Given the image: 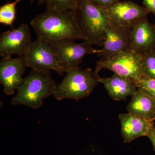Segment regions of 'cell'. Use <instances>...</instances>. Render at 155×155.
I'll use <instances>...</instances> for the list:
<instances>
[{
  "label": "cell",
  "instance_id": "12",
  "mask_svg": "<svg viewBox=\"0 0 155 155\" xmlns=\"http://www.w3.org/2000/svg\"><path fill=\"white\" fill-rule=\"evenodd\" d=\"M130 49L144 54L155 49V25L143 18L131 28Z\"/></svg>",
  "mask_w": 155,
  "mask_h": 155
},
{
  "label": "cell",
  "instance_id": "16",
  "mask_svg": "<svg viewBox=\"0 0 155 155\" xmlns=\"http://www.w3.org/2000/svg\"><path fill=\"white\" fill-rule=\"evenodd\" d=\"M23 0H15L3 5L0 8V22L8 25H13L16 19V7L17 3Z\"/></svg>",
  "mask_w": 155,
  "mask_h": 155
},
{
  "label": "cell",
  "instance_id": "21",
  "mask_svg": "<svg viewBox=\"0 0 155 155\" xmlns=\"http://www.w3.org/2000/svg\"><path fill=\"white\" fill-rule=\"evenodd\" d=\"M95 4L102 7H106L119 2V0H91Z\"/></svg>",
  "mask_w": 155,
  "mask_h": 155
},
{
  "label": "cell",
  "instance_id": "9",
  "mask_svg": "<svg viewBox=\"0 0 155 155\" xmlns=\"http://www.w3.org/2000/svg\"><path fill=\"white\" fill-rule=\"evenodd\" d=\"M33 41L27 24L22 23L17 28L8 30L0 36V56L2 59L14 55L23 56L28 51Z\"/></svg>",
  "mask_w": 155,
  "mask_h": 155
},
{
  "label": "cell",
  "instance_id": "20",
  "mask_svg": "<svg viewBox=\"0 0 155 155\" xmlns=\"http://www.w3.org/2000/svg\"><path fill=\"white\" fill-rule=\"evenodd\" d=\"M144 7L155 16V0H143Z\"/></svg>",
  "mask_w": 155,
  "mask_h": 155
},
{
  "label": "cell",
  "instance_id": "14",
  "mask_svg": "<svg viewBox=\"0 0 155 155\" xmlns=\"http://www.w3.org/2000/svg\"><path fill=\"white\" fill-rule=\"evenodd\" d=\"M99 81L104 84L108 94L115 101H125L129 96L135 94L137 90L134 81L115 73L111 77H100Z\"/></svg>",
  "mask_w": 155,
  "mask_h": 155
},
{
  "label": "cell",
  "instance_id": "6",
  "mask_svg": "<svg viewBox=\"0 0 155 155\" xmlns=\"http://www.w3.org/2000/svg\"><path fill=\"white\" fill-rule=\"evenodd\" d=\"M74 41L67 40L49 43L58 64L66 72L79 67L85 56L97 52L98 50L87 42L84 41L77 43Z\"/></svg>",
  "mask_w": 155,
  "mask_h": 155
},
{
  "label": "cell",
  "instance_id": "2",
  "mask_svg": "<svg viewBox=\"0 0 155 155\" xmlns=\"http://www.w3.org/2000/svg\"><path fill=\"white\" fill-rule=\"evenodd\" d=\"M77 1V7L72 12L84 41L102 47L107 29L111 24L108 15L102 7L91 0Z\"/></svg>",
  "mask_w": 155,
  "mask_h": 155
},
{
  "label": "cell",
  "instance_id": "7",
  "mask_svg": "<svg viewBox=\"0 0 155 155\" xmlns=\"http://www.w3.org/2000/svg\"><path fill=\"white\" fill-rule=\"evenodd\" d=\"M23 58L26 67L32 70L41 72L52 70L61 75L66 72L58 64L49 43L39 38L33 41Z\"/></svg>",
  "mask_w": 155,
  "mask_h": 155
},
{
  "label": "cell",
  "instance_id": "19",
  "mask_svg": "<svg viewBox=\"0 0 155 155\" xmlns=\"http://www.w3.org/2000/svg\"><path fill=\"white\" fill-rule=\"evenodd\" d=\"M134 82L137 88L141 90L149 95L155 98V79L143 75L140 79Z\"/></svg>",
  "mask_w": 155,
  "mask_h": 155
},
{
  "label": "cell",
  "instance_id": "24",
  "mask_svg": "<svg viewBox=\"0 0 155 155\" xmlns=\"http://www.w3.org/2000/svg\"><path fill=\"white\" fill-rule=\"evenodd\" d=\"M155 114L154 116L153 121H155Z\"/></svg>",
  "mask_w": 155,
  "mask_h": 155
},
{
  "label": "cell",
  "instance_id": "15",
  "mask_svg": "<svg viewBox=\"0 0 155 155\" xmlns=\"http://www.w3.org/2000/svg\"><path fill=\"white\" fill-rule=\"evenodd\" d=\"M128 113L148 121L154 122L155 98L137 88L127 106Z\"/></svg>",
  "mask_w": 155,
  "mask_h": 155
},
{
  "label": "cell",
  "instance_id": "25",
  "mask_svg": "<svg viewBox=\"0 0 155 155\" xmlns=\"http://www.w3.org/2000/svg\"></svg>",
  "mask_w": 155,
  "mask_h": 155
},
{
  "label": "cell",
  "instance_id": "10",
  "mask_svg": "<svg viewBox=\"0 0 155 155\" xmlns=\"http://www.w3.org/2000/svg\"><path fill=\"white\" fill-rule=\"evenodd\" d=\"M131 28L111 24L106 31L102 48L98 50L97 55L104 58L130 49Z\"/></svg>",
  "mask_w": 155,
  "mask_h": 155
},
{
  "label": "cell",
  "instance_id": "18",
  "mask_svg": "<svg viewBox=\"0 0 155 155\" xmlns=\"http://www.w3.org/2000/svg\"><path fill=\"white\" fill-rule=\"evenodd\" d=\"M144 76L155 79V49L143 55Z\"/></svg>",
  "mask_w": 155,
  "mask_h": 155
},
{
  "label": "cell",
  "instance_id": "4",
  "mask_svg": "<svg viewBox=\"0 0 155 155\" xmlns=\"http://www.w3.org/2000/svg\"><path fill=\"white\" fill-rule=\"evenodd\" d=\"M67 75L57 85L53 95L58 101L64 99L76 100L89 96L99 83V74L90 68L79 67L67 71Z\"/></svg>",
  "mask_w": 155,
  "mask_h": 155
},
{
  "label": "cell",
  "instance_id": "1",
  "mask_svg": "<svg viewBox=\"0 0 155 155\" xmlns=\"http://www.w3.org/2000/svg\"><path fill=\"white\" fill-rule=\"evenodd\" d=\"M37 38L48 42L83 39L72 11H48L36 16L30 22Z\"/></svg>",
  "mask_w": 155,
  "mask_h": 155
},
{
  "label": "cell",
  "instance_id": "8",
  "mask_svg": "<svg viewBox=\"0 0 155 155\" xmlns=\"http://www.w3.org/2000/svg\"><path fill=\"white\" fill-rule=\"evenodd\" d=\"M102 8L111 24L116 26L132 27L139 21L147 17L150 13L144 6H140L131 1H119Z\"/></svg>",
  "mask_w": 155,
  "mask_h": 155
},
{
  "label": "cell",
  "instance_id": "5",
  "mask_svg": "<svg viewBox=\"0 0 155 155\" xmlns=\"http://www.w3.org/2000/svg\"><path fill=\"white\" fill-rule=\"evenodd\" d=\"M111 70L115 74L135 81L144 75L143 55L131 49L118 53L96 62L94 72L99 74L102 69Z\"/></svg>",
  "mask_w": 155,
  "mask_h": 155
},
{
  "label": "cell",
  "instance_id": "17",
  "mask_svg": "<svg viewBox=\"0 0 155 155\" xmlns=\"http://www.w3.org/2000/svg\"><path fill=\"white\" fill-rule=\"evenodd\" d=\"M77 3V0H48L46 3V10L73 11L76 8Z\"/></svg>",
  "mask_w": 155,
  "mask_h": 155
},
{
  "label": "cell",
  "instance_id": "3",
  "mask_svg": "<svg viewBox=\"0 0 155 155\" xmlns=\"http://www.w3.org/2000/svg\"><path fill=\"white\" fill-rule=\"evenodd\" d=\"M57 86L52 78L51 71L41 72L32 69L23 78L11 104L38 109L42 105L45 98L53 94Z\"/></svg>",
  "mask_w": 155,
  "mask_h": 155
},
{
  "label": "cell",
  "instance_id": "23",
  "mask_svg": "<svg viewBox=\"0 0 155 155\" xmlns=\"http://www.w3.org/2000/svg\"><path fill=\"white\" fill-rule=\"evenodd\" d=\"M48 0H38V4L39 5H43V4H46Z\"/></svg>",
  "mask_w": 155,
  "mask_h": 155
},
{
  "label": "cell",
  "instance_id": "11",
  "mask_svg": "<svg viewBox=\"0 0 155 155\" xmlns=\"http://www.w3.org/2000/svg\"><path fill=\"white\" fill-rule=\"evenodd\" d=\"M26 67L23 56L2 59L0 62V83L4 86L5 94H14L23 81L22 75Z\"/></svg>",
  "mask_w": 155,
  "mask_h": 155
},
{
  "label": "cell",
  "instance_id": "13",
  "mask_svg": "<svg viewBox=\"0 0 155 155\" xmlns=\"http://www.w3.org/2000/svg\"><path fill=\"white\" fill-rule=\"evenodd\" d=\"M121 134L125 143H129L140 137L147 136L154 122L128 113L119 115Z\"/></svg>",
  "mask_w": 155,
  "mask_h": 155
},
{
  "label": "cell",
  "instance_id": "22",
  "mask_svg": "<svg viewBox=\"0 0 155 155\" xmlns=\"http://www.w3.org/2000/svg\"><path fill=\"white\" fill-rule=\"evenodd\" d=\"M147 137L150 139L151 142L153 147L154 150L155 151V126L154 125H153L151 127Z\"/></svg>",
  "mask_w": 155,
  "mask_h": 155
}]
</instances>
